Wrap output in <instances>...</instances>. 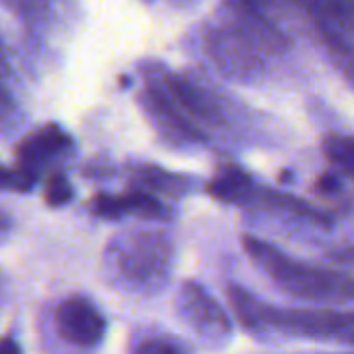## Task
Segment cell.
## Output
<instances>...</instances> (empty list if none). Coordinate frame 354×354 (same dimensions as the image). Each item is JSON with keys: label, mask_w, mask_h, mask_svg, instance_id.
Returning a JSON list of instances; mask_svg holds the SVG:
<instances>
[{"label": "cell", "mask_w": 354, "mask_h": 354, "mask_svg": "<svg viewBox=\"0 0 354 354\" xmlns=\"http://www.w3.org/2000/svg\"><path fill=\"white\" fill-rule=\"evenodd\" d=\"M232 12L209 27L205 41L214 62L228 75H247L263 64L266 56L282 50L286 37L257 6H230Z\"/></svg>", "instance_id": "3957f363"}, {"label": "cell", "mask_w": 354, "mask_h": 354, "mask_svg": "<svg viewBox=\"0 0 354 354\" xmlns=\"http://www.w3.org/2000/svg\"><path fill=\"white\" fill-rule=\"evenodd\" d=\"M324 153L340 172L354 178V135H330L324 141Z\"/></svg>", "instance_id": "5bb4252c"}, {"label": "cell", "mask_w": 354, "mask_h": 354, "mask_svg": "<svg viewBox=\"0 0 354 354\" xmlns=\"http://www.w3.org/2000/svg\"><path fill=\"white\" fill-rule=\"evenodd\" d=\"M35 187L31 178H27L21 170L8 168L0 164V191H10V193H29Z\"/></svg>", "instance_id": "e0dca14e"}, {"label": "cell", "mask_w": 354, "mask_h": 354, "mask_svg": "<svg viewBox=\"0 0 354 354\" xmlns=\"http://www.w3.org/2000/svg\"><path fill=\"white\" fill-rule=\"evenodd\" d=\"M228 301L239 322L249 330L274 328L284 334L354 346V311L284 309L255 299L243 286H228Z\"/></svg>", "instance_id": "277c9868"}, {"label": "cell", "mask_w": 354, "mask_h": 354, "mask_svg": "<svg viewBox=\"0 0 354 354\" xmlns=\"http://www.w3.org/2000/svg\"><path fill=\"white\" fill-rule=\"evenodd\" d=\"M133 180L137 191H145L151 195H162L168 199H183L193 191L195 178L178 172L164 170L156 164H139L133 168Z\"/></svg>", "instance_id": "7c38bea8"}, {"label": "cell", "mask_w": 354, "mask_h": 354, "mask_svg": "<svg viewBox=\"0 0 354 354\" xmlns=\"http://www.w3.org/2000/svg\"><path fill=\"white\" fill-rule=\"evenodd\" d=\"M0 354H23L21 346L12 338H0Z\"/></svg>", "instance_id": "44dd1931"}, {"label": "cell", "mask_w": 354, "mask_h": 354, "mask_svg": "<svg viewBox=\"0 0 354 354\" xmlns=\"http://www.w3.org/2000/svg\"><path fill=\"white\" fill-rule=\"evenodd\" d=\"M174 268V245L162 230L133 228L116 234L104 251L102 272L108 284L124 295L160 292Z\"/></svg>", "instance_id": "6da1fadb"}, {"label": "cell", "mask_w": 354, "mask_h": 354, "mask_svg": "<svg viewBox=\"0 0 354 354\" xmlns=\"http://www.w3.org/2000/svg\"><path fill=\"white\" fill-rule=\"evenodd\" d=\"M319 189H322L324 193H328V191H338V189H340V180H338L336 176H332V174H326V176L319 178Z\"/></svg>", "instance_id": "ffe728a7"}, {"label": "cell", "mask_w": 354, "mask_h": 354, "mask_svg": "<svg viewBox=\"0 0 354 354\" xmlns=\"http://www.w3.org/2000/svg\"><path fill=\"white\" fill-rule=\"evenodd\" d=\"M54 326L64 342L81 348L97 346L108 328L102 311L85 297L64 299L54 311Z\"/></svg>", "instance_id": "ba28073f"}, {"label": "cell", "mask_w": 354, "mask_h": 354, "mask_svg": "<svg viewBox=\"0 0 354 354\" xmlns=\"http://www.w3.org/2000/svg\"><path fill=\"white\" fill-rule=\"evenodd\" d=\"M75 147L71 135L56 122H48L29 135H25L15 149L17 170H21L33 183L39 180V174L58 158L71 153Z\"/></svg>", "instance_id": "52a82bcc"}, {"label": "cell", "mask_w": 354, "mask_h": 354, "mask_svg": "<svg viewBox=\"0 0 354 354\" xmlns=\"http://www.w3.org/2000/svg\"><path fill=\"white\" fill-rule=\"evenodd\" d=\"M243 247L251 261L266 272L282 292L295 299L322 305H344L354 301V276L344 270L297 261L276 245L257 236H243Z\"/></svg>", "instance_id": "7a4b0ae2"}, {"label": "cell", "mask_w": 354, "mask_h": 354, "mask_svg": "<svg viewBox=\"0 0 354 354\" xmlns=\"http://www.w3.org/2000/svg\"><path fill=\"white\" fill-rule=\"evenodd\" d=\"M332 257L340 263H348V266H354V245L346 247V249H340L336 253H332Z\"/></svg>", "instance_id": "d6986e66"}, {"label": "cell", "mask_w": 354, "mask_h": 354, "mask_svg": "<svg viewBox=\"0 0 354 354\" xmlns=\"http://www.w3.org/2000/svg\"><path fill=\"white\" fill-rule=\"evenodd\" d=\"M10 228H12V222L8 218V214L4 209H0V243L10 234Z\"/></svg>", "instance_id": "7402d4cb"}, {"label": "cell", "mask_w": 354, "mask_h": 354, "mask_svg": "<svg viewBox=\"0 0 354 354\" xmlns=\"http://www.w3.org/2000/svg\"><path fill=\"white\" fill-rule=\"evenodd\" d=\"M176 311L183 324L207 346L220 348L232 336V324L222 305L197 282H183L176 297Z\"/></svg>", "instance_id": "5b68a950"}, {"label": "cell", "mask_w": 354, "mask_h": 354, "mask_svg": "<svg viewBox=\"0 0 354 354\" xmlns=\"http://www.w3.org/2000/svg\"><path fill=\"white\" fill-rule=\"evenodd\" d=\"M87 209L91 216L100 220H120L124 216H137L141 220L151 222H166L172 218V207H168L160 197L145 193V191H127L120 195L112 193H97L89 199Z\"/></svg>", "instance_id": "30bf717a"}, {"label": "cell", "mask_w": 354, "mask_h": 354, "mask_svg": "<svg viewBox=\"0 0 354 354\" xmlns=\"http://www.w3.org/2000/svg\"><path fill=\"white\" fill-rule=\"evenodd\" d=\"M158 81L162 89L166 91V95L170 97V102L178 108V112L187 120H191L197 129H201V124H207V127L222 124L224 120L222 108L207 89H203L201 85H197L195 81L183 75L166 73V71L160 73Z\"/></svg>", "instance_id": "9c48e42d"}, {"label": "cell", "mask_w": 354, "mask_h": 354, "mask_svg": "<svg viewBox=\"0 0 354 354\" xmlns=\"http://www.w3.org/2000/svg\"><path fill=\"white\" fill-rule=\"evenodd\" d=\"M317 31L322 33V39H324V44L328 46V50H330V54H332L334 62L338 64V68H340L348 79H353L354 81V46L353 44H348V41H344V39H340V37H336V35H332V33H328V31H322V29H317Z\"/></svg>", "instance_id": "2e32d148"}, {"label": "cell", "mask_w": 354, "mask_h": 354, "mask_svg": "<svg viewBox=\"0 0 354 354\" xmlns=\"http://www.w3.org/2000/svg\"><path fill=\"white\" fill-rule=\"evenodd\" d=\"M317 29L354 46V2H315L305 6Z\"/></svg>", "instance_id": "4fadbf2b"}, {"label": "cell", "mask_w": 354, "mask_h": 354, "mask_svg": "<svg viewBox=\"0 0 354 354\" xmlns=\"http://www.w3.org/2000/svg\"><path fill=\"white\" fill-rule=\"evenodd\" d=\"M75 199V189L62 170H54L44 185V201L48 207H64Z\"/></svg>", "instance_id": "9a60e30c"}, {"label": "cell", "mask_w": 354, "mask_h": 354, "mask_svg": "<svg viewBox=\"0 0 354 354\" xmlns=\"http://www.w3.org/2000/svg\"><path fill=\"white\" fill-rule=\"evenodd\" d=\"M147 77V87L139 93V106L158 135L170 145H197L205 141V133L197 129L191 120H187L178 108L170 102L166 91L162 89L158 75L143 68Z\"/></svg>", "instance_id": "8992f818"}, {"label": "cell", "mask_w": 354, "mask_h": 354, "mask_svg": "<svg viewBox=\"0 0 354 354\" xmlns=\"http://www.w3.org/2000/svg\"><path fill=\"white\" fill-rule=\"evenodd\" d=\"M209 197L220 203L228 205H255L259 185L253 180L249 172L239 166H224L220 168L209 183L205 185Z\"/></svg>", "instance_id": "8fae6325"}, {"label": "cell", "mask_w": 354, "mask_h": 354, "mask_svg": "<svg viewBox=\"0 0 354 354\" xmlns=\"http://www.w3.org/2000/svg\"><path fill=\"white\" fill-rule=\"evenodd\" d=\"M135 354H185V351L168 338L151 336V338H145L143 342L137 344Z\"/></svg>", "instance_id": "ac0fdd59"}]
</instances>
